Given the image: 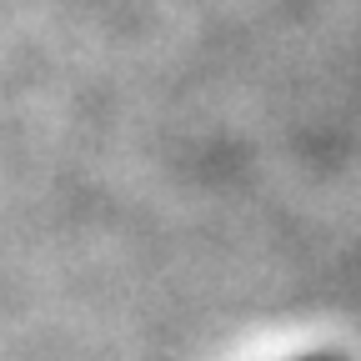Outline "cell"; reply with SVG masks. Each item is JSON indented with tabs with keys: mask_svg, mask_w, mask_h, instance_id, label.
Instances as JSON below:
<instances>
[{
	"mask_svg": "<svg viewBox=\"0 0 361 361\" xmlns=\"http://www.w3.org/2000/svg\"><path fill=\"white\" fill-rule=\"evenodd\" d=\"M301 361H341V356H301Z\"/></svg>",
	"mask_w": 361,
	"mask_h": 361,
	"instance_id": "6da1fadb",
	"label": "cell"
}]
</instances>
